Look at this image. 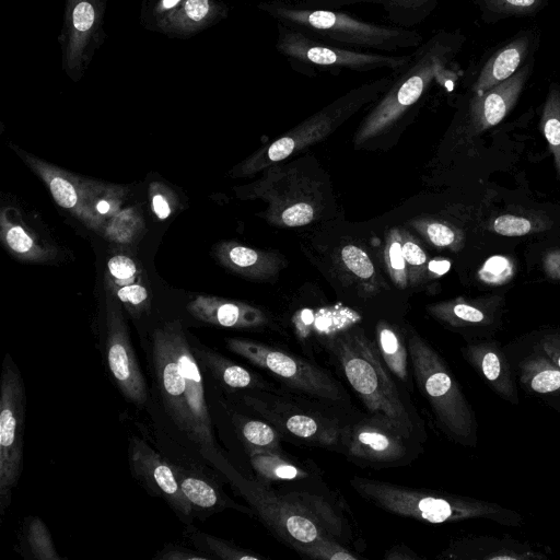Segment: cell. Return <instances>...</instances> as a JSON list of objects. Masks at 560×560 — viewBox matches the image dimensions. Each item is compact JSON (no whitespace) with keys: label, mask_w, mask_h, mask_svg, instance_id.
<instances>
[{"label":"cell","mask_w":560,"mask_h":560,"mask_svg":"<svg viewBox=\"0 0 560 560\" xmlns=\"http://www.w3.org/2000/svg\"><path fill=\"white\" fill-rule=\"evenodd\" d=\"M257 7L277 23L342 47L395 54L417 48L423 40L412 28L375 24L336 9L305 7L293 0H266Z\"/></svg>","instance_id":"6da1fadb"},{"label":"cell","mask_w":560,"mask_h":560,"mask_svg":"<svg viewBox=\"0 0 560 560\" xmlns=\"http://www.w3.org/2000/svg\"><path fill=\"white\" fill-rule=\"evenodd\" d=\"M350 485L361 497L387 512L431 524L486 518L505 526H518L523 520L516 511L475 498L362 477L352 478Z\"/></svg>","instance_id":"7a4b0ae2"},{"label":"cell","mask_w":560,"mask_h":560,"mask_svg":"<svg viewBox=\"0 0 560 560\" xmlns=\"http://www.w3.org/2000/svg\"><path fill=\"white\" fill-rule=\"evenodd\" d=\"M452 36L439 33L412 52L408 65L393 79L380 101L360 124L353 142L360 145L397 124L424 96L455 52Z\"/></svg>","instance_id":"3957f363"},{"label":"cell","mask_w":560,"mask_h":560,"mask_svg":"<svg viewBox=\"0 0 560 560\" xmlns=\"http://www.w3.org/2000/svg\"><path fill=\"white\" fill-rule=\"evenodd\" d=\"M330 349L368 410L390 420L410 438L412 420L375 345L362 331L351 330L335 336Z\"/></svg>","instance_id":"277c9868"},{"label":"cell","mask_w":560,"mask_h":560,"mask_svg":"<svg viewBox=\"0 0 560 560\" xmlns=\"http://www.w3.org/2000/svg\"><path fill=\"white\" fill-rule=\"evenodd\" d=\"M393 79L382 77L351 89L276 140L258 149L233 172L249 176L282 162L332 133L362 107L381 97Z\"/></svg>","instance_id":"5b68a950"},{"label":"cell","mask_w":560,"mask_h":560,"mask_svg":"<svg viewBox=\"0 0 560 560\" xmlns=\"http://www.w3.org/2000/svg\"><path fill=\"white\" fill-rule=\"evenodd\" d=\"M408 352L417 384L442 431L455 443L475 447V412L443 358L416 332L408 338Z\"/></svg>","instance_id":"8992f818"},{"label":"cell","mask_w":560,"mask_h":560,"mask_svg":"<svg viewBox=\"0 0 560 560\" xmlns=\"http://www.w3.org/2000/svg\"><path fill=\"white\" fill-rule=\"evenodd\" d=\"M277 51L290 66L304 74L317 72L338 74L342 71L370 72L388 69L402 70L412 54L395 55L369 52L330 44L300 31L277 23Z\"/></svg>","instance_id":"52a82bcc"},{"label":"cell","mask_w":560,"mask_h":560,"mask_svg":"<svg viewBox=\"0 0 560 560\" xmlns=\"http://www.w3.org/2000/svg\"><path fill=\"white\" fill-rule=\"evenodd\" d=\"M250 198L267 203L266 220L280 228H298L316 220L324 209V188L319 179L296 164H272L248 186Z\"/></svg>","instance_id":"ba28073f"},{"label":"cell","mask_w":560,"mask_h":560,"mask_svg":"<svg viewBox=\"0 0 560 560\" xmlns=\"http://www.w3.org/2000/svg\"><path fill=\"white\" fill-rule=\"evenodd\" d=\"M25 386L20 370L5 354L0 384V516L10 506L23 466L26 416Z\"/></svg>","instance_id":"9c48e42d"},{"label":"cell","mask_w":560,"mask_h":560,"mask_svg":"<svg viewBox=\"0 0 560 560\" xmlns=\"http://www.w3.org/2000/svg\"><path fill=\"white\" fill-rule=\"evenodd\" d=\"M226 346L302 394L330 401L345 398L341 387L329 373L301 357L249 339L229 338Z\"/></svg>","instance_id":"30bf717a"},{"label":"cell","mask_w":560,"mask_h":560,"mask_svg":"<svg viewBox=\"0 0 560 560\" xmlns=\"http://www.w3.org/2000/svg\"><path fill=\"white\" fill-rule=\"evenodd\" d=\"M209 457L222 469L233 487L249 503L261 521L291 546L308 544L319 537L328 536L283 494L243 477L224 459H219L217 453Z\"/></svg>","instance_id":"8fae6325"},{"label":"cell","mask_w":560,"mask_h":560,"mask_svg":"<svg viewBox=\"0 0 560 560\" xmlns=\"http://www.w3.org/2000/svg\"><path fill=\"white\" fill-rule=\"evenodd\" d=\"M107 0H66L60 35L62 69L73 81L80 80L104 36Z\"/></svg>","instance_id":"7c38bea8"},{"label":"cell","mask_w":560,"mask_h":560,"mask_svg":"<svg viewBox=\"0 0 560 560\" xmlns=\"http://www.w3.org/2000/svg\"><path fill=\"white\" fill-rule=\"evenodd\" d=\"M244 401L289 436L324 447L340 443L342 429L320 413L307 411L272 394L245 395Z\"/></svg>","instance_id":"4fadbf2b"},{"label":"cell","mask_w":560,"mask_h":560,"mask_svg":"<svg viewBox=\"0 0 560 560\" xmlns=\"http://www.w3.org/2000/svg\"><path fill=\"white\" fill-rule=\"evenodd\" d=\"M106 361L121 394L133 405L142 407L148 400L145 381L130 342L121 303L106 294Z\"/></svg>","instance_id":"5bb4252c"},{"label":"cell","mask_w":560,"mask_h":560,"mask_svg":"<svg viewBox=\"0 0 560 560\" xmlns=\"http://www.w3.org/2000/svg\"><path fill=\"white\" fill-rule=\"evenodd\" d=\"M407 439L390 420L372 415L342 429L340 444L353 458L374 464H393L406 457Z\"/></svg>","instance_id":"9a60e30c"},{"label":"cell","mask_w":560,"mask_h":560,"mask_svg":"<svg viewBox=\"0 0 560 560\" xmlns=\"http://www.w3.org/2000/svg\"><path fill=\"white\" fill-rule=\"evenodd\" d=\"M186 385V398L195 429V442L213 450L212 425L205 399L203 380L197 359L178 320L163 325Z\"/></svg>","instance_id":"2e32d148"},{"label":"cell","mask_w":560,"mask_h":560,"mask_svg":"<svg viewBox=\"0 0 560 560\" xmlns=\"http://www.w3.org/2000/svg\"><path fill=\"white\" fill-rule=\"evenodd\" d=\"M128 458L132 475L151 493L163 498L180 516H191L192 508L179 488L173 464L136 436L129 441Z\"/></svg>","instance_id":"e0dca14e"},{"label":"cell","mask_w":560,"mask_h":560,"mask_svg":"<svg viewBox=\"0 0 560 560\" xmlns=\"http://www.w3.org/2000/svg\"><path fill=\"white\" fill-rule=\"evenodd\" d=\"M155 377L167 415L177 429L195 441V429L186 398V385L164 326L153 332Z\"/></svg>","instance_id":"ac0fdd59"},{"label":"cell","mask_w":560,"mask_h":560,"mask_svg":"<svg viewBox=\"0 0 560 560\" xmlns=\"http://www.w3.org/2000/svg\"><path fill=\"white\" fill-rule=\"evenodd\" d=\"M20 155L47 185L52 198L60 207L70 211L89 228L96 231L102 229L104 221L89 205L86 179H80L28 153L21 152Z\"/></svg>","instance_id":"d6986e66"},{"label":"cell","mask_w":560,"mask_h":560,"mask_svg":"<svg viewBox=\"0 0 560 560\" xmlns=\"http://www.w3.org/2000/svg\"><path fill=\"white\" fill-rule=\"evenodd\" d=\"M462 352L498 396L513 405L520 402L511 364L500 343L494 340L474 341L463 348Z\"/></svg>","instance_id":"ffe728a7"},{"label":"cell","mask_w":560,"mask_h":560,"mask_svg":"<svg viewBox=\"0 0 560 560\" xmlns=\"http://www.w3.org/2000/svg\"><path fill=\"white\" fill-rule=\"evenodd\" d=\"M106 291L114 295L133 316L150 310V294L136 261L124 254H116L107 261Z\"/></svg>","instance_id":"44dd1931"},{"label":"cell","mask_w":560,"mask_h":560,"mask_svg":"<svg viewBox=\"0 0 560 560\" xmlns=\"http://www.w3.org/2000/svg\"><path fill=\"white\" fill-rule=\"evenodd\" d=\"M187 310L199 320L228 328H257L268 322L266 314L253 305L217 296L198 295Z\"/></svg>","instance_id":"7402d4cb"},{"label":"cell","mask_w":560,"mask_h":560,"mask_svg":"<svg viewBox=\"0 0 560 560\" xmlns=\"http://www.w3.org/2000/svg\"><path fill=\"white\" fill-rule=\"evenodd\" d=\"M228 13L229 9L221 0H184L154 31L186 38L225 19Z\"/></svg>","instance_id":"603a6c76"},{"label":"cell","mask_w":560,"mask_h":560,"mask_svg":"<svg viewBox=\"0 0 560 560\" xmlns=\"http://www.w3.org/2000/svg\"><path fill=\"white\" fill-rule=\"evenodd\" d=\"M214 253L225 268L255 280L272 279L285 266V260L275 253L252 248L234 241L218 244Z\"/></svg>","instance_id":"cb8c5ba5"},{"label":"cell","mask_w":560,"mask_h":560,"mask_svg":"<svg viewBox=\"0 0 560 560\" xmlns=\"http://www.w3.org/2000/svg\"><path fill=\"white\" fill-rule=\"evenodd\" d=\"M446 559L528 560L542 559L544 555L528 545L512 539L491 536L463 538L452 542L441 555Z\"/></svg>","instance_id":"d4e9b609"},{"label":"cell","mask_w":560,"mask_h":560,"mask_svg":"<svg viewBox=\"0 0 560 560\" xmlns=\"http://www.w3.org/2000/svg\"><path fill=\"white\" fill-rule=\"evenodd\" d=\"M525 82V72L511 75L482 94L470 104V121L480 132L498 125L516 103Z\"/></svg>","instance_id":"484cf974"},{"label":"cell","mask_w":560,"mask_h":560,"mask_svg":"<svg viewBox=\"0 0 560 560\" xmlns=\"http://www.w3.org/2000/svg\"><path fill=\"white\" fill-rule=\"evenodd\" d=\"M501 299L456 298L431 304L427 311L431 316L454 328H478L492 325L498 316Z\"/></svg>","instance_id":"4316f807"},{"label":"cell","mask_w":560,"mask_h":560,"mask_svg":"<svg viewBox=\"0 0 560 560\" xmlns=\"http://www.w3.org/2000/svg\"><path fill=\"white\" fill-rule=\"evenodd\" d=\"M312 8L340 9L358 3H374L386 13L395 26L412 28L424 21L435 7L436 0H293Z\"/></svg>","instance_id":"83f0119b"},{"label":"cell","mask_w":560,"mask_h":560,"mask_svg":"<svg viewBox=\"0 0 560 560\" xmlns=\"http://www.w3.org/2000/svg\"><path fill=\"white\" fill-rule=\"evenodd\" d=\"M191 350L197 361L226 387L233 389L275 390V387L259 377V375L211 349L199 347Z\"/></svg>","instance_id":"f1b7e54d"},{"label":"cell","mask_w":560,"mask_h":560,"mask_svg":"<svg viewBox=\"0 0 560 560\" xmlns=\"http://www.w3.org/2000/svg\"><path fill=\"white\" fill-rule=\"evenodd\" d=\"M359 319L360 316L350 308L331 306L316 311H301L294 316L293 323L302 337L310 334L335 337Z\"/></svg>","instance_id":"f546056e"},{"label":"cell","mask_w":560,"mask_h":560,"mask_svg":"<svg viewBox=\"0 0 560 560\" xmlns=\"http://www.w3.org/2000/svg\"><path fill=\"white\" fill-rule=\"evenodd\" d=\"M520 383L528 393L560 394V368L539 348L518 364Z\"/></svg>","instance_id":"4dcf8cb0"},{"label":"cell","mask_w":560,"mask_h":560,"mask_svg":"<svg viewBox=\"0 0 560 560\" xmlns=\"http://www.w3.org/2000/svg\"><path fill=\"white\" fill-rule=\"evenodd\" d=\"M1 240L18 258L31 261H44L54 256L50 247L43 245L35 234L20 222L13 221L5 210L0 217Z\"/></svg>","instance_id":"1f68e13d"},{"label":"cell","mask_w":560,"mask_h":560,"mask_svg":"<svg viewBox=\"0 0 560 560\" xmlns=\"http://www.w3.org/2000/svg\"><path fill=\"white\" fill-rule=\"evenodd\" d=\"M526 48L527 39L520 38L489 60L474 86L477 95L510 78L525 56Z\"/></svg>","instance_id":"d6a6232c"},{"label":"cell","mask_w":560,"mask_h":560,"mask_svg":"<svg viewBox=\"0 0 560 560\" xmlns=\"http://www.w3.org/2000/svg\"><path fill=\"white\" fill-rule=\"evenodd\" d=\"M377 349L386 368L401 382L408 381V350L399 334L387 323L376 325Z\"/></svg>","instance_id":"836d02e7"},{"label":"cell","mask_w":560,"mask_h":560,"mask_svg":"<svg viewBox=\"0 0 560 560\" xmlns=\"http://www.w3.org/2000/svg\"><path fill=\"white\" fill-rule=\"evenodd\" d=\"M249 460L256 475L266 481H289L308 477L305 469L289 460L282 453L250 452Z\"/></svg>","instance_id":"e575fe53"},{"label":"cell","mask_w":560,"mask_h":560,"mask_svg":"<svg viewBox=\"0 0 560 560\" xmlns=\"http://www.w3.org/2000/svg\"><path fill=\"white\" fill-rule=\"evenodd\" d=\"M179 488L192 510H213L221 506L222 499L215 487L199 474L174 465Z\"/></svg>","instance_id":"d590c367"},{"label":"cell","mask_w":560,"mask_h":560,"mask_svg":"<svg viewBox=\"0 0 560 560\" xmlns=\"http://www.w3.org/2000/svg\"><path fill=\"white\" fill-rule=\"evenodd\" d=\"M295 508L315 522L326 535H340L342 523L334 509L324 499L307 492L283 494Z\"/></svg>","instance_id":"8d00e7d4"},{"label":"cell","mask_w":560,"mask_h":560,"mask_svg":"<svg viewBox=\"0 0 560 560\" xmlns=\"http://www.w3.org/2000/svg\"><path fill=\"white\" fill-rule=\"evenodd\" d=\"M234 422L248 453L256 451L282 453L280 431L271 423L243 416H236Z\"/></svg>","instance_id":"74e56055"},{"label":"cell","mask_w":560,"mask_h":560,"mask_svg":"<svg viewBox=\"0 0 560 560\" xmlns=\"http://www.w3.org/2000/svg\"><path fill=\"white\" fill-rule=\"evenodd\" d=\"M409 224L430 244L459 252L465 246V233L453 224L431 218H418Z\"/></svg>","instance_id":"f35d334b"},{"label":"cell","mask_w":560,"mask_h":560,"mask_svg":"<svg viewBox=\"0 0 560 560\" xmlns=\"http://www.w3.org/2000/svg\"><path fill=\"white\" fill-rule=\"evenodd\" d=\"M338 262L355 283L364 291H373L377 284V278L373 262L369 255L359 246L349 244L341 247Z\"/></svg>","instance_id":"ab89813d"},{"label":"cell","mask_w":560,"mask_h":560,"mask_svg":"<svg viewBox=\"0 0 560 560\" xmlns=\"http://www.w3.org/2000/svg\"><path fill=\"white\" fill-rule=\"evenodd\" d=\"M550 225V221L542 215L505 213L495 217L488 229L503 236H523L546 231Z\"/></svg>","instance_id":"60d3db41"},{"label":"cell","mask_w":560,"mask_h":560,"mask_svg":"<svg viewBox=\"0 0 560 560\" xmlns=\"http://www.w3.org/2000/svg\"><path fill=\"white\" fill-rule=\"evenodd\" d=\"M541 130L553 158L560 180V93L551 91L541 115Z\"/></svg>","instance_id":"b9f144b4"},{"label":"cell","mask_w":560,"mask_h":560,"mask_svg":"<svg viewBox=\"0 0 560 560\" xmlns=\"http://www.w3.org/2000/svg\"><path fill=\"white\" fill-rule=\"evenodd\" d=\"M89 205L103 221L114 217L119 210L124 189L86 179Z\"/></svg>","instance_id":"7bdbcfd3"},{"label":"cell","mask_w":560,"mask_h":560,"mask_svg":"<svg viewBox=\"0 0 560 560\" xmlns=\"http://www.w3.org/2000/svg\"><path fill=\"white\" fill-rule=\"evenodd\" d=\"M402 254L409 285H418L427 279L429 259L420 243L406 230L400 229Z\"/></svg>","instance_id":"ee69618b"},{"label":"cell","mask_w":560,"mask_h":560,"mask_svg":"<svg viewBox=\"0 0 560 560\" xmlns=\"http://www.w3.org/2000/svg\"><path fill=\"white\" fill-rule=\"evenodd\" d=\"M384 257L387 271L394 284L398 289H406L409 283L406 261L402 254L401 233L399 228L390 229L387 232Z\"/></svg>","instance_id":"f6af8a7d"},{"label":"cell","mask_w":560,"mask_h":560,"mask_svg":"<svg viewBox=\"0 0 560 560\" xmlns=\"http://www.w3.org/2000/svg\"><path fill=\"white\" fill-rule=\"evenodd\" d=\"M26 542L33 558L38 560H60L51 535L45 523L38 518L33 517L27 525Z\"/></svg>","instance_id":"bcb514c9"},{"label":"cell","mask_w":560,"mask_h":560,"mask_svg":"<svg viewBox=\"0 0 560 560\" xmlns=\"http://www.w3.org/2000/svg\"><path fill=\"white\" fill-rule=\"evenodd\" d=\"M292 547L301 555L317 560H355L359 558L328 536L319 537L308 544H295Z\"/></svg>","instance_id":"7dc6e473"},{"label":"cell","mask_w":560,"mask_h":560,"mask_svg":"<svg viewBox=\"0 0 560 560\" xmlns=\"http://www.w3.org/2000/svg\"><path fill=\"white\" fill-rule=\"evenodd\" d=\"M197 537L203 545V550L212 553L213 558L224 560H261L265 559L262 556L254 553L249 550L238 548L223 539L218 537L197 533Z\"/></svg>","instance_id":"c3c4849f"},{"label":"cell","mask_w":560,"mask_h":560,"mask_svg":"<svg viewBox=\"0 0 560 560\" xmlns=\"http://www.w3.org/2000/svg\"><path fill=\"white\" fill-rule=\"evenodd\" d=\"M184 0H142L141 22L154 31Z\"/></svg>","instance_id":"681fc988"},{"label":"cell","mask_w":560,"mask_h":560,"mask_svg":"<svg viewBox=\"0 0 560 560\" xmlns=\"http://www.w3.org/2000/svg\"><path fill=\"white\" fill-rule=\"evenodd\" d=\"M151 207L156 218L164 220L171 215L175 199L167 187L160 183L150 186Z\"/></svg>","instance_id":"f907efd6"},{"label":"cell","mask_w":560,"mask_h":560,"mask_svg":"<svg viewBox=\"0 0 560 560\" xmlns=\"http://www.w3.org/2000/svg\"><path fill=\"white\" fill-rule=\"evenodd\" d=\"M538 348L560 368V329L542 336Z\"/></svg>","instance_id":"816d5d0a"},{"label":"cell","mask_w":560,"mask_h":560,"mask_svg":"<svg viewBox=\"0 0 560 560\" xmlns=\"http://www.w3.org/2000/svg\"><path fill=\"white\" fill-rule=\"evenodd\" d=\"M158 559L163 560H209L213 559L211 556L200 555L182 548H167L156 556Z\"/></svg>","instance_id":"f5cc1de1"},{"label":"cell","mask_w":560,"mask_h":560,"mask_svg":"<svg viewBox=\"0 0 560 560\" xmlns=\"http://www.w3.org/2000/svg\"><path fill=\"white\" fill-rule=\"evenodd\" d=\"M542 269L553 280H560V249H550L542 257Z\"/></svg>","instance_id":"db71d44e"},{"label":"cell","mask_w":560,"mask_h":560,"mask_svg":"<svg viewBox=\"0 0 560 560\" xmlns=\"http://www.w3.org/2000/svg\"><path fill=\"white\" fill-rule=\"evenodd\" d=\"M384 559L386 560H415L420 557L405 545H397L386 551Z\"/></svg>","instance_id":"11a10c76"},{"label":"cell","mask_w":560,"mask_h":560,"mask_svg":"<svg viewBox=\"0 0 560 560\" xmlns=\"http://www.w3.org/2000/svg\"><path fill=\"white\" fill-rule=\"evenodd\" d=\"M501 8L508 9H527L533 7L537 0H493Z\"/></svg>","instance_id":"9f6ffc18"},{"label":"cell","mask_w":560,"mask_h":560,"mask_svg":"<svg viewBox=\"0 0 560 560\" xmlns=\"http://www.w3.org/2000/svg\"><path fill=\"white\" fill-rule=\"evenodd\" d=\"M547 402L555 408L558 412H560V398L558 399H548Z\"/></svg>","instance_id":"6f0895ef"}]
</instances>
